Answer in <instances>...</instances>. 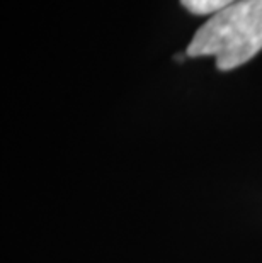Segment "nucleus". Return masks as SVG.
I'll return each mask as SVG.
<instances>
[{
    "label": "nucleus",
    "mask_w": 262,
    "mask_h": 263,
    "mask_svg": "<svg viewBox=\"0 0 262 263\" xmlns=\"http://www.w3.org/2000/svg\"><path fill=\"white\" fill-rule=\"evenodd\" d=\"M262 49V0H237L199 27L189 43L191 58L213 57L221 71L247 63Z\"/></svg>",
    "instance_id": "obj_1"
},
{
    "label": "nucleus",
    "mask_w": 262,
    "mask_h": 263,
    "mask_svg": "<svg viewBox=\"0 0 262 263\" xmlns=\"http://www.w3.org/2000/svg\"><path fill=\"white\" fill-rule=\"evenodd\" d=\"M235 2L237 0H181V4L191 14H196V15L216 14Z\"/></svg>",
    "instance_id": "obj_2"
}]
</instances>
